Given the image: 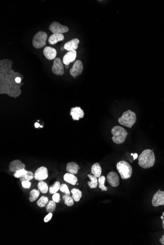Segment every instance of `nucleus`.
<instances>
[{
    "label": "nucleus",
    "mask_w": 164,
    "mask_h": 245,
    "mask_svg": "<svg viewBox=\"0 0 164 245\" xmlns=\"http://www.w3.org/2000/svg\"><path fill=\"white\" fill-rule=\"evenodd\" d=\"M34 178V174L31 171H28L25 175H23L19 178L21 182L23 181H30Z\"/></svg>",
    "instance_id": "c756f323"
},
{
    "label": "nucleus",
    "mask_w": 164,
    "mask_h": 245,
    "mask_svg": "<svg viewBox=\"0 0 164 245\" xmlns=\"http://www.w3.org/2000/svg\"><path fill=\"white\" fill-rule=\"evenodd\" d=\"M162 225H163V228L164 229V216L162 219Z\"/></svg>",
    "instance_id": "a19ab883"
},
{
    "label": "nucleus",
    "mask_w": 164,
    "mask_h": 245,
    "mask_svg": "<svg viewBox=\"0 0 164 245\" xmlns=\"http://www.w3.org/2000/svg\"><path fill=\"white\" fill-rule=\"evenodd\" d=\"M76 57L77 52L76 51H68L63 57V63L66 66H68L70 63L74 62Z\"/></svg>",
    "instance_id": "2eb2a0df"
},
{
    "label": "nucleus",
    "mask_w": 164,
    "mask_h": 245,
    "mask_svg": "<svg viewBox=\"0 0 164 245\" xmlns=\"http://www.w3.org/2000/svg\"><path fill=\"white\" fill-rule=\"evenodd\" d=\"M47 34L46 32L39 31L35 34L33 39V45L35 48H41L46 45Z\"/></svg>",
    "instance_id": "423d86ee"
},
{
    "label": "nucleus",
    "mask_w": 164,
    "mask_h": 245,
    "mask_svg": "<svg viewBox=\"0 0 164 245\" xmlns=\"http://www.w3.org/2000/svg\"><path fill=\"white\" fill-rule=\"evenodd\" d=\"M152 204L153 207H158L164 205V191L159 189L153 196L152 200Z\"/></svg>",
    "instance_id": "9d476101"
},
{
    "label": "nucleus",
    "mask_w": 164,
    "mask_h": 245,
    "mask_svg": "<svg viewBox=\"0 0 164 245\" xmlns=\"http://www.w3.org/2000/svg\"><path fill=\"white\" fill-rule=\"evenodd\" d=\"M105 180H106L105 177L104 176H101L99 177L98 182L99 188L100 189H101L102 191H106L108 190V188L105 186Z\"/></svg>",
    "instance_id": "bb28decb"
},
{
    "label": "nucleus",
    "mask_w": 164,
    "mask_h": 245,
    "mask_svg": "<svg viewBox=\"0 0 164 245\" xmlns=\"http://www.w3.org/2000/svg\"><path fill=\"white\" fill-rule=\"evenodd\" d=\"M24 169H25V164H23L19 160L13 161L10 163L9 165V169L10 171L14 173L18 170Z\"/></svg>",
    "instance_id": "ddd939ff"
},
{
    "label": "nucleus",
    "mask_w": 164,
    "mask_h": 245,
    "mask_svg": "<svg viewBox=\"0 0 164 245\" xmlns=\"http://www.w3.org/2000/svg\"><path fill=\"white\" fill-rule=\"evenodd\" d=\"M79 40L77 38L73 39L64 44V48L67 51H76L78 48Z\"/></svg>",
    "instance_id": "f3484780"
},
{
    "label": "nucleus",
    "mask_w": 164,
    "mask_h": 245,
    "mask_svg": "<svg viewBox=\"0 0 164 245\" xmlns=\"http://www.w3.org/2000/svg\"><path fill=\"white\" fill-rule=\"evenodd\" d=\"M38 190L43 194L47 193L48 191L49 190L47 184L45 182H43V180L39 181L38 184Z\"/></svg>",
    "instance_id": "b1692460"
},
{
    "label": "nucleus",
    "mask_w": 164,
    "mask_h": 245,
    "mask_svg": "<svg viewBox=\"0 0 164 245\" xmlns=\"http://www.w3.org/2000/svg\"><path fill=\"white\" fill-rule=\"evenodd\" d=\"M56 207V202H55L54 201H49L46 205V211L48 213H52L55 211Z\"/></svg>",
    "instance_id": "7c9ffc66"
},
{
    "label": "nucleus",
    "mask_w": 164,
    "mask_h": 245,
    "mask_svg": "<svg viewBox=\"0 0 164 245\" xmlns=\"http://www.w3.org/2000/svg\"><path fill=\"white\" fill-rule=\"evenodd\" d=\"M48 202H49V200H48V197L43 196L37 201V205L40 208H44L47 205Z\"/></svg>",
    "instance_id": "c85d7f7f"
},
{
    "label": "nucleus",
    "mask_w": 164,
    "mask_h": 245,
    "mask_svg": "<svg viewBox=\"0 0 164 245\" xmlns=\"http://www.w3.org/2000/svg\"><path fill=\"white\" fill-rule=\"evenodd\" d=\"M43 54L46 59L52 60L56 58L57 52L55 48L52 47H46L43 50Z\"/></svg>",
    "instance_id": "dca6fc26"
},
{
    "label": "nucleus",
    "mask_w": 164,
    "mask_h": 245,
    "mask_svg": "<svg viewBox=\"0 0 164 245\" xmlns=\"http://www.w3.org/2000/svg\"><path fill=\"white\" fill-rule=\"evenodd\" d=\"M28 171L26 170H25V169L20 170L16 171V173H14V176L16 178H20L23 175H25Z\"/></svg>",
    "instance_id": "473e14b6"
},
{
    "label": "nucleus",
    "mask_w": 164,
    "mask_h": 245,
    "mask_svg": "<svg viewBox=\"0 0 164 245\" xmlns=\"http://www.w3.org/2000/svg\"><path fill=\"white\" fill-rule=\"evenodd\" d=\"M21 80H22V78H21V77H17L16 78V81L17 83H21Z\"/></svg>",
    "instance_id": "e433bc0d"
},
{
    "label": "nucleus",
    "mask_w": 164,
    "mask_h": 245,
    "mask_svg": "<svg viewBox=\"0 0 164 245\" xmlns=\"http://www.w3.org/2000/svg\"><path fill=\"white\" fill-rule=\"evenodd\" d=\"M107 180L112 187H117L120 185V177L115 172L111 171L107 175Z\"/></svg>",
    "instance_id": "f8f14e48"
},
{
    "label": "nucleus",
    "mask_w": 164,
    "mask_h": 245,
    "mask_svg": "<svg viewBox=\"0 0 164 245\" xmlns=\"http://www.w3.org/2000/svg\"><path fill=\"white\" fill-rule=\"evenodd\" d=\"M63 199L64 204L68 207H71L74 205V199L70 196L65 194L63 196Z\"/></svg>",
    "instance_id": "a878e982"
},
{
    "label": "nucleus",
    "mask_w": 164,
    "mask_h": 245,
    "mask_svg": "<svg viewBox=\"0 0 164 245\" xmlns=\"http://www.w3.org/2000/svg\"><path fill=\"white\" fill-rule=\"evenodd\" d=\"M111 133L113 135V137L112 138V141L117 145L123 143L128 135L126 130L120 126L114 127L112 129Z\"/></svg>",
    "instance_id": "20e7f679"
},
{
    "label": "nucleus",
    "mask_w": 164,
    "mask_h": 245,
    "mask_svg": "<svg viewBox=\"0 0 164 245\" xmlns=\"http://www.w3.org/2000/svg\"><path fill=\"white\" fill-rule=\"evenodd\" d=\"M52 199H53V201H54L55 202L58 203V202H60V201H61L60 194L57 193L53 194Z\"/></svg>",
    "instance_id": "f704fd0d"
},
{
    "label": "nucleus",
    "mask_w": 164,
    "mask_h": 245,
    "mask_svg": "<svg viewBox=\"0 0 164 245\" xmlns=\"http://www.w3.org/2000/svg\"><path fill=\"white\" fill-rule=\"evenodd\" d=\"M22 187L25 189H29L31 186V183L30 181H23L21 182Z\"/></svg>",
    "instance_id": "72a5a7b5"
},
{
    "label": "nucleus",
    "mask_w": 164,
    "mask_h": 245,
    "mask_svg": "<svg viewBox=\"0 0 164 245\" xmlns=\"http://www.w3.org/2000/svg\"><path fill=\"white\" fill-rule=\"evenodd\" d=\"M49 29L53 34H63L69 31V28L67 26H63L57 22L52 23Z\"/></svg>",
    "instance_id": "0eeeda50"
},
{
    "label": "nucleus",
    "mask_w": 164,
    "mask_h": 245,
    "mask_svg": "<svg viewBox=\"0 0 164 245\" xmlns=\"http://www.w3.org/2000/svg\"><path fill=\"white\" fill-rule=\"evenodd\" d=\"M88 177L90 180V182H88V185L90 189H96L98 187V178L95 177V176L91 174H88Z\"/></svg>",
    "instance_id": "4be33fe9"
},
{
    "label": "nucleus",
    "mask_w": 164,
    "mask_h": 245,
    "mask_svg": "<svg viewBox=\"0 0 164 245\" xmlns=\"http://www.w3.org/2000/svg\"><path fill=\"white\" fill-rule=\"evenodd\" d=\"M136 113L131 110H127L123 113L121 117L118 120L120 125L131 128L136 122Z\"/></svg>",
    "instance_id": "7ed1b4c3"
},
{
    "label": "nucleus",
    "mask_w": 164,
    "mask_h": 245,
    "mask_svg": "<svg viewBox=\"0 0 164 245\" xmlns=\"http://www.w3.org/2000/svg\"><path fill=\"white\" fill-rule=\"evenodd\" d=\"M79 169H80L79 165H78V164H77L75 162L72 161V162H70L67 164L66 170L68 173L75 175L78 173Z\"/></svg>",
    "instance_id": "6ab92c4d"
},
{
    "label": "nucleus",
    "mask_w": 164,
    "mask_h": 245,
    "mask_svg": "<svg viewBox=\"0 0 164 245\" xmlns=\"http://www.w3.org/2000/svg\"><path fill=\"white\" fill-rule=\"evenodd\" d=\"M40 194V191L36 189H33L30 193L29 201L33 202L38 199Z\"/></svg>",
    "instance_id": "393cba45"
},
{
    "label": "nucleus",
    "mask_w": 164,
    "mask_h": 245,
    "mask_svg": "<svg viewBox=\"0 0 164 245\" xmlns=\"http://www.w3.org/2000/svg\"><path fill=\"white\" fill-rule=\"evenodd\" d=\"M71 193L72 194V197L74 199V201L77 202L80 200L82 196V193L79 189H72L71 190Z\"/></svg>",
    "instance_id": "5701e85b"
},
{
    "label": "nucleus",
    "mask_w": 164,
    "mask_h": 245,
    "mask_svg": "<svg viewBox=\"0 0 164 245\" xmlns=\"http://www.w3.org/2000/svg\"><path fill=\"white\" fill-rule=\"evenodd\" d=\"M83 70V64L80 60H77L70 70V73L74 78H76L82 73Z\"/></svg>",
    "instance_id": "1a4fd4ad"
},
{
    "label": "nucleus",
    "mask_w": 164,
    "mask_h": 245,
    "mask_svg": "<svg viewBox=\"0 0 164 245\" xmlns=\"http://www.w3.org/2000/svg\"><path fill=\"white\" fill-rule=\"evenodd\" d=\"M35 128H38V127H39L40 126V124H39V123H38L36 122L35 123Z\"/></svg>",
    "instance_id": "ea45409f"
},
{
    "label": "nucleus",
    "mask_w": 164,
    "mask_h": 245,
    "mask_svg": "<svg viewBox=\"0 0 164 245\" xmlns=\"http://www.w3.org/2000/svg\"><path fill=\"white\" fill-rule=\"evenodd\" d=\"M48 177L47 168L44 167H41L36 170L34 174V178L38 181L46 180Z\"/></svg>",
    "instance_id": "9b49d317"
},
{
    "label": "nucleus",
    "mask_w": 164,
    "mask_h": 245,
    "mask_svg": "<svg viewBox=\"0 0 164 245\" xmlns=\"http://www.w3.org/2000/svg\"><path fill=\"white\" fill-rule=\"evenodd\" d=\"M52 216H53V215H52V213H49V214H48L47 215H46V216L45 217L44 219V221L45 223H47V222H49V221L51 219Z\"/></svg>",
    "instance_id": "c9c22d12"
},
{
    "label": "nucleus",
    "mask_w": 164,
    "mask_h": 245,
    "mask_svg": "<svg viewBox=\"0 0 164 245\" xmlns=\"http://www.w3.org/2000/svg\"><path fill=\"white\" fill-rule=\"evenodd\" d=\"M64 35L63 34H52L50 35L48 39V42L51 45H55L58 42L64 40Z\"/></svg>",
    "instance_id": "a211bd4d"
},
{
    "label": "nucleus",
    "mask_w": 164,
    "mask_h": 245,
    "mask_svg": "<svg viewBox=\"0 0 164 245\" xmlns=\"http://www.w3.org/2000/svg\"><path fill=\"white\" fill-rule=\"evenodd\" d=\"M117 169L123 180L129 179L132 176V167L125 161H119L117 164Z\"/></svg>",
    "instance_id": "39448f33"
},
{
    "label": "nucleus",
    "mask_w": 164,
    "mask_h": 245,
    "mask_svg": "<svg viewBox=\"0 0 164 245\" xmlns=\"http://www.w3.org/2000/svg\"><path fill=\"white\" fill-rule=\"evenodd\" d=\"M61 184H60V182H55L53 185H52L50 186L49 189V192L51 194H54L57 193L58 190H60V187H61Z\"/></svg>",
    "instance_id": "cd10ccee"
},
{
    "label": "nucleus",
    "mask_w": 164,
    "mask_h": 245,
    "mask_svg": "<svg viewBox=\"0 0 164 245\" xmlns=\"http://www.w3.org/2000/svg\"><path fill=\"white\" fill-rule=\"evenodd\" d=\"M134 156V160H136L137 158H138V154H137V153H135L133 155Z\"/></svg>",
    "instance_id": "58836bf2"
},
{
    "label": "nucleus",
    "mask_w": 164,
    "mask_h": 245,
    "mask_svg": "<svg viewBox=\"0 0 164 245\" xmlns=\"http://www.w3.org/2000/svg\"><path fill=\"white\" fill-rule=\"evenodd\" d=\"M64 180L67 183L75 186L77 182H78V179L75 176L74 174L67 173L65 174L64 176Z\"/></svg>",
    "instance_id": "aec40b11"
},
{
    "label": "nucleus",
    "mask_w": 164,
    "mask_h": 245,
    "mask_svg": "<svg viewBox=\"0 0 164 245\" xmlns=\"http://www.w3.org/2000/svg\"><path fill=\"white\" fill-rule=\"evenodd\" d=\"M139 165L142 168L147 169L153 167L155 162V157L153 151L150 149L143 150L138 158Z\"/></svg>",
    "instance_id": "f03ea898"
},
{
    "label": "nucleus",
    "mask_w": 164,
    "mask_h": 245,
    "mask_svg": "<svg viewBox=\"0 0 164 245\" xmlns=\"http://www.w3.org/2000/svg\"><path fill=\"white\" fill-rule=\"evenodd\" d=\"M60 190L63 193H64L66 195H70V193L69 190L67 186L64 183H63L61 186Z\"/></svg>",
    "instance_id": "2f4dec72"
},
{
    "label": "nucleus",
    "mask_w": 164,
    "mask_h": 245,
    "mask_svg": "<svg viewBox=\"0 0 164 245\" xmlns=\"http://www.w3.org/2000/svg\"><path fill=\"white\" fill-rule=\"evenodd\" d=\"M163 216H164V212H163Z\"/></svg>",
    "instance_id": "37998d69"
},
{
    "label": "nucleus",
    "mask_w": 164,
    "mask_h": 245,
    "mask_svg": "<svg viewBox=\"0 0 164 245\" xmlns=\"http://www.w3.org/2000/svg\"><path fill=\"white\" fill-rule=\"evenodd\" d=\"M91 171L93 176H95L96 178H99L101 176L102 168L99 163H96L93 164L91 168Z\"/></svg>",
    "instance_id": "412c9836"
},
{
    "label": "nucleus",
    "mask_w": 164,
    "mask_h": 245,
    "mask_svg": "<svg viewBox=\"0 0 164 245\" xmlns=\"http://www.w3.org/2000/svg\"><path fill=\"white\" fill-rule=\"evenodd\" d=\"M70 114L73 120H79L80 119L83 118L85 115L84 111L80 107L72 108Z\"/></svg>",
    "instance_id": "4468645a"
},
{
    "label": "nucleus",
    "mask_w": 164,
    "mask_h": 245,
    "mask_svg": "<svg viewBox=\"0 0 164 245\" xmlns=\"http://www.w3.org/2000/svg\"><path fill=\"white\" fill-rule=\"evenodd\" d=\"M23 78L22 74L15 72L13 69L10 70H0V94H7L10 97L16 98L21 94V88L23 82L17 83L16 77Z\"/></svg>",
    "instance_id": "f257e3e1"
},
{
    "label": "nucleus",
    "mask_w": 164,
    "mask_h": 245,
    "mask_svg": "<svg viewBox=\"0 0 164 245\" xmlns=\"http://www.w3.org/2000/svg\"><path fill=\"white\" fill-rule=\"evenodd\" d=\"M159 241H160V242L161 243L162 245H164V235H162V237L161 239H160Z\"/></svg>",
    "instance_id": "4c0bfd02"
},
{
    "label": "nucleus",
    "mask_w": 164,
    "mask_h": 245,
    "mask_svg": "<svg viewBox=\"0 0 164 245\" xmlns=\"http://www.w3.org/2000/svg\"><path fill=\"white\" fill-rule=\"evenodd\" d=\"M52 70L54 74L58 76H63L64 74V67L62 61L58 57H56L54 60Z\"/></svg>",
    "instance_id": "6e6552de"
},
{
    "label": "nucleus",
    "mask_w": 164,
    "mask_h": 245,
    "mask_svg": "<svg viewBox=\"0 0 164 245\" xmlns=\"http://www.w3.org/2000/svg\"><path fill=\"white\" fill-rule=\"evenodd\" d=\"M163 217H164V216H163V215H162V216L161 217V219L162 220V219H163Z\"/></svg>",
    "instance_id": "79ce46f5"
}]
</instances>
